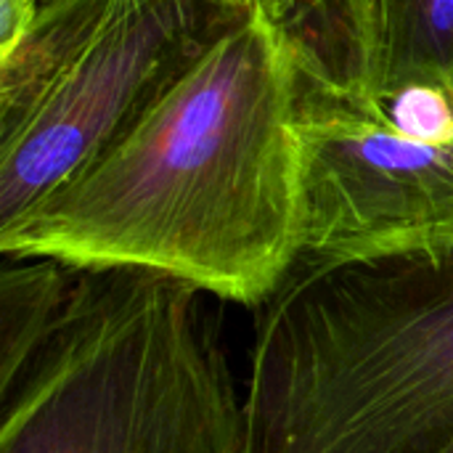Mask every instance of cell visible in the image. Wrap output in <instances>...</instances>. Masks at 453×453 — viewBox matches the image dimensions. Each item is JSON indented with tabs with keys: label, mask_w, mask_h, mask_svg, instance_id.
Segmentation results:
<instances>
[{
	"label": "cell",
	"mask_w": 453,
	"mask_h": 453,
	"mask_svg": "<svg viewBox=\"0 0 453 453\" xmlns=\"http://www.w3.org/2000/svg\"><path fill=\"white\" fill-rule=\"evenodd\" d=\"M250 11L234 0H122L32 111L0 135V228L98 159Z\"/></svg>",
	"instance_id": "obj_5"
},
{
	"label": "cell",
	"mask_w": 453,
	"mask_h": 453,
	"mask_svg": "<svg viewBox=\"0 0 453 453\" xmlns=\"http://www.w3.org/2000/svg\"><path fill=\"white\" fill-rule=\"evenodd\" d=\"M276 19L303 80L372 98H453V0H289Z\"/></svg>",
	"instance_id": "obj_6"
},
{
	"label": "cell",
	"mask_w": 453,
	"mask_h": 453,
	"mask_svg": "<svg viewBox=\"0 0 453 453\" xmlns=\"http://www.w3.org/2000/svg\"><path fill=\"white\" fill-rule=\"evenodd\" d=\"M300 80L303 255L382 260L453 244V98Z\"/></svg>",
	"instance_id": "obj_4"
},
{
	"label": "cell",
	"mask_w": 453,
	"mask_h": 453,
	"mask_svg": "<svg viewBox=\"0 0 453 453\" xmlns=\"http://www.w3.org/2000/svg\"><path fill=\"white\" fill-rule=\"evenodd\" d=\"M48 3H53V0H37V11L42 8V5H48ZM234 3H242V5H265L273 16H281V11L287 8V3L289 0H234Z\"/></svg>",
	"instance_id": "obj_10"
},
{
	"label": "cell",
	"mask_w": 453,
	"mask_h": 453,
	"mask_svg": "<svg viewBox=\"0 0 453 453\" xmlns=\"http://www.w3.org/2000/svg\"><path fill=\"white\" fill-rule=\"evenodd\" d=\"M297 64L257 5L98 159L0 228L3 257L135 268L260 308L303 255Z\"/></svg>",
	"instance_id": "obj_1"
},
{
	"label": "cell",
	"mask_w": 453,
	"mask_h": 453,
	"mask_svg": "<svg viewBox=\"0 0 453 453\" xmlns=\"http://www.w3.org/2000/svg\"><path fill=\"white\" fill-rule=\"evenodd\" d=\"M122 0H53L42 5L27 35L0 56V135L13 130L98 35Z\"/></svg>",
	"instance_id": "obj_7"
},
{
	"label": "cell",
	"mask_w": 453,
	"mask_h": 453,
	"mask_svg": "<svg viewBox=\"0 0 453 453\" xmlns=\"http://www.w3.org/2000/svg\"><path fill=\"white\" fill-rule=\"evenodd\" d=\"M82 268L56 257H3L0 271V395L48 345L66 316Z\"/></svg>",
	"instance_id": "obj_8"
},
{
	"label": "cell",
	"mask_w": 453,
	"mask_h": 453,
	"mask_svg": "<svg viewBox=\"0 0 453 453\" xmlns=\"http://www.w3.org/2000/svg\"><path fill=\"white\" fill-rule=\"evenodd\" d=\"M255 311L247 453H453V244L300 255Z\"/></svg>",
	"instance_id": "obj_2"
},
{
	"label": "cell",
	"mask_w": 453,
	"mask_h": 453,
	"mask_svg": "<svg viewBox=\"0 0 453 453\" xmlns=\"http://www.w3.org/2000/svg\"><path fill=\"white\" fill-rule=\"evenodd\" d=\"M0 453H247L207 295L151 271H82L58 329L0 395Z\"/></svg>",
	"instance_id": "obj_3"
},
{
	"label": "cell",
	"mask_w": 453,
	"mask_h": 453,
	"mask_svg": "<svg viewBox=\"0 0 453 453\" xmlns=\"http://www.w3.org/2000/svg\"><path fill=\"white\" fill-rule=\"evenodd\" d=\"M37 0H0V56H5L32 27Z\"/></svg>",
	"instance_id": "obj_9"
}]
</instances>
